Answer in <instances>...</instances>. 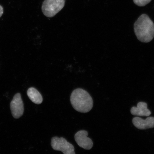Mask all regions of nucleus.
Wrapping results in <instances>:
<instances>
[{
	"label": "nucleus",
	"mask_w": 154,
	"mask_h": 154,
	"mask_svg": "<svg viewBox=\"0 0 154 154\" xmlns=\"http://www.w3.org/2000/svg\"><path fill=\"white\" fill-rule=\"evenodd\" d=\"M135 33L139 41L149 43L154 36V24L147 14L140 15L134 23Z\"/></svg>",
	"instance_id": "obj_1"
},
{
	"label": "nucleus",
	"mask_w": 154,
	"mask_h": 154,
	"mask_svg": "<svg viewBox=\"0 0 154 154\" xmlns=\"http://www.w3.org/2000/svg\"><path fill=\"white\" fill-rule=\"evenodd\" d=\"M3 13V9L2 7L0 5V17H1Z\"/></svg>",
	"instance_id": "obj_11"
},
{
	"label": "nucleus",
	"mask_w": 154,
	"mask_h": 154,
	"mask_svg": "<svg viewBox=\"0 0 154 154\" xmlns=\"http://www.w3.org/2000/svg\"><path fill=\"white\" fill-rule=\"evenodd\" d=\"M70 101L73 107L80 112L87 113L93 106L91 96L82 88H77L73 91L71 95Z\"/></svg>",
	"instance_id": "obj_2"
},
{
	"label": "nucleus",
	"mask_w": 154,
	"mask_h": 154,
	"mask_svg": "<svg viewBox=\"0 0 154 154\" xmlns=\"http://www.w3.org/2000/svg\"><path fill=\"white\" fill-rule=\"evenodd\" d=\"M135 4L140 7H143L148 4L152 0H133Z\"/></svg>",
	"instance_id": "obj_10"
},
{
	"label": "nucleus",
	"mask_w": 154,
	"mask_h": 154,
	"mask_svg": "<svg viewBox=\"0 0 154 154\" xmlns=\"http://www.w3.org/2000/svg\"><path fill=\"white\" fill-rule=\"evenodd\" d=\"M27 94L29 98L32 102L36 104H40L43 101V97L35 88H29Z\"/></svg>",
	"instance_id": "obj_9"
},
{
	"label": "nucleus",
	"mask_w": 154,
	"mask_h": 154,
	"mask_svg": "<svg viewBox=\"0 0 154 154\" xmlns=\"http://www.w3.org/2000/svg\"><path fill=\"white\" fill-rule=\"evenodd\" d=\"M51 146L53 149L62 152L63 154H75L74 146L62 137H54L52 138Z\"/></svg>",
	"instance_id": "obj_4"
},
{
	"label": "nucleus",
	"mask_w": 154,
	"mask_h": 154,
	"mask_svg": "<svg viewBox=\"0 0 154 154\" xmlns=\"http://www.w3.org/2000/svg\"><path fill=\"white\" fill-rule=\"evenodd\" d=\"M65 0H45L42 11L46 17L51 18L58 13L64 6Z\"/></svg>",
	"instance_id": "obj_3"
},
{
	"label": "nucleus",
	"mask_w": 154,
	"mask_h": 154,
	"mask_svg": "<svg viewBox=\"0 0 154 154\" xmlns=\"http://www.w3.org/2000/svg\"><path fill=\"white\" fill-rule=\"evenodd\" d=\"M132 122L134 126L138 129L144 130L154 128V117H149L145 120L139 117H135Z\"/></svg>",
	"instance_id": "obj_7"
},
{
	"label": "nucleus",
	"mask_w": 154,
	"mask_h": 154,
	"mask_svg": "<svg viewBox=\"0 0 154 154\" xmlns=\"http://www.w3.org/2000/svg\"><path fill=\"white\" fill-rule=\"evenodd\" d=\"M11 114L14 118L18 119L23 114L24 104L20 93L15 94L11 103Z\"/></svg>",
	"instance_id": "obj_5"
},
{
	"label": "nucleus",
	"mask_w": 154,
	"mask_h": 154,
	"mask_svg": "<svg viewBox=\"0 0 154 154\" xmlns=\"http://www.w3.org/2000/svg\"><path fill=\"white\" fill-rule=\"evenodd\" d=\"M131 113L134 116L147 117H149L151 113V111L147 108V103L143 102L138 103L136 107H132Z\"/></svg>",
	"instance_id": "obj_8"
},
{
	"label": "nucleus",
	"mask_w": 154,
	"mask_h": 154,
	"mask_svg": "<svg viewBox=\"0 0 154 154\" xmlns=\"http://www.w3.org/2000/svg\"><path fill=\"white\" fill-rule=\"evenodd\" d=\"M88 133L85 130H81L77 132L75 135V139L80 147L85 149H91L93 146L92 140L88 137Z\"/></svg>",
	"instance_id": "obj_6"
}]
</instances>
